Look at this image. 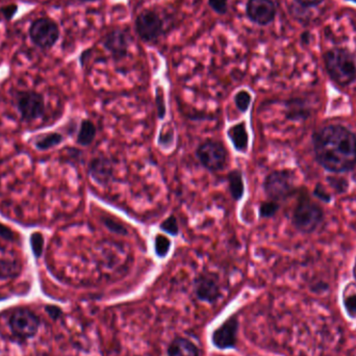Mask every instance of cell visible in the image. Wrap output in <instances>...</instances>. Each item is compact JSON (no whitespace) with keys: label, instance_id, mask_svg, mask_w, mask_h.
Instances as JSON below:
<instances>
[{"label":"cell","instance_id":"obj_14","mask_svg":"<svg viewBox=\"0 0 356 356\" xmlns=\"http://www.w3.org/2000/svg\"><path fill=\"white\" fill-rule=\"evenodd\" d=\"M89 174L95 183L100 186H106L112 181L114 175L112 163L103 157L92 159L89 166Z\"/></svg>","mask_w":356,"mask_h":356},{"label":"cell","instance_id":"obj_10","mask_svg":"<svg viewBox=\"0 0 356 356\" xmlns=\"http://www.w3.org/2000/svg\"><path fill=\"white\" fill-rule=\"evenodd\" d=\"M136 30L144 42H155L163 34V20L155 11L146 10L137 17Z\"/></svg>","mask_w":356,"mask_h":356},{"label":"cell","instance_id":"obj_6","mask_svg":"<svg viewBox=\"0 0 356 356\" xmlns=\"http://www.w3.org/2000/svg\"><path fill=\"white\" fill-rule=\"evenodd\" d=\"M40 327L38 316L28 308H18L10 318V328L18 339L34 337Z\"/></svg>","mask_w":356,"mask_h":356},{"label":"cell","instance_id":"obj_12","mask_svg":"<svg viewBox=\"0 0 356 356\" xmlns=\"http://www.w3.org/2000/svg\"><path fill=\"white\" fill-rule=\"evenodd\" d=\"M246 14L249 19L255 23L268 26L275 18V3L272 0H248Z\"/></svg>","mask_w":356,"mask_h":356},{"label":"cell","instance_id":"obj_23","mask_svg":"<svg viewBox=\"0 0 356 356\" xmlns=\"http://www.w3.org/2000/svg\"><path fill=\"white\" fill-rule=\"evenodd\" d=\"M279 210V204L273 200L263 202L259 206V214L261 218L267 219L273 217Z\"/></svg>","mask_w":356,"mask_h":356},{"label":"cell","instance_id":"obj_26","mask_svg":"<svg viewBox=\"0 0 356 356\" xmlns=\"http://www.w3.org/2000/svg\"><path fill=\"white\" fill-rule=\"evenodd\" d=\"M30 244H32L34 257H40L42 255L43 249H44V237H43V235L39 233H32V237H30Z\"/></svg>","mask_w":356,"mask_h":356},{"label":"cell","instance_id":"obj_28","mask_svg":"<svg viewBox=\"0 0 356 356\" xmlns=\"http://www.w3.org/2000/svg\"><path fill=\"white\" fill-rule=\"evenodd\" d=\"M155 94H157V96H155V101H157V114H159V119H164L166 116V104L163 89L157 88Z\"/></svg>","mask_w":356,"mask_h":356},{"label":"cell","instance_id":"obj_17","mask_svg":"<svg viewBox=\"0 0 356 356\" xmlns=\"http://www.w3.org/2000/svg\"><path fill=\"white\" fill-rule=\"evenodd\" d=\"M228 181L229 193L235 201L242 199L245 193L244 181H243V173L240 170L235 169L229 172L227 175Z\"/></svg>","mask_w":356,"mask_h":356},{"label":"cell","instance_id":"obj_35","mask_svg":"<svg viewBox=\"0 0 356 356\" xmlns=\"http://www.w3.org/2000/svg\"><path fill=\"white\" fill-rule=\"evenodd\" d=\"M352 1H354V3H356V0H352Z\"/></svg>","mask_w":356,"mask_h":356},{"label":"cell","instance_id":"obj_8","mask_svg":"<svg viewBox=\"0 0 356 356\" xmlns=\"http://www.w3.org/2000/svg\"><path fill=\"white\" fill-rule=\"evenodd\" d=\"M240 321L237 315H233L215 329L212 335V343L217 349L227 350L235 348Z\"/></svg>","mask_w":356,"mask_h":356},{"label":"cell","instance_id":"obj_31","mask_svg":"<svg viewBox=\"0 0 356 356\" xmlns=\"http://www.w3.org/2000/svg\"><path fill=\"white\" fill-rule=\"evenodd\" d=\"M46 310L55 319L59 318V316L62 315V310H59L57 306H47Z\"/></svg>","mask_w":356,"mask_h":356},{"label":"cell","instance_id":"obj_24","mask_svg":"<svg viewBox=\"0 0 356 356\" xmlns=\"http://www.w3.org/2000/svg\"><path fill=\"white\" fill-rule=\"evenodd\" d=\"M161 230L165 231L168 235H172V237H176L179 233V227H178L177 219L175 216L171 215L168 217L161 225H159Z\"/></svg>","mask_w":356,"mask_h":356},{"label":"cell","instance_id":"obj_16","mask_svg":"<svg viewBox=\"0 0 356 356\" xmlns=\"http://www.w3.org/2000/svg\"><path fill=\"white\" fill-rule=\"evenodd\" d=\"M227 136L233 143L235 150L241 153L247 152L249 146V135L245 122H240L230 126L227 130Z\"/></svg>","mask_w":356,"mask_h":356},{"label":"cell","instance_id":"obj_19","mask_svg":"<svg viewBox=\"0 0 356 356\" xmlns=\"http://www.w3.org/2000/svg\"><path fill=\"white\" fill-rule=\"evenodd\" d=\"M63 136L57 132H50V134L42 135L39 136L34 140V146L39 150H48V149L53 148L63 142Z\"/></svg>","mask_w":356,"mask_h":356},{"label":"cell","instance_id":"obj_20","mask_svg":"<svg viewBox=\"0 0 356 356\" xmlns=\"http://www.w3.org/2000/svg\"><path fill=\"white\" fill-rule=\"evenodd\" d=\"M170 249H171V241H170L169 237L161 235V233H157L155 239V255L161 259H164V257H167Z\"/></svg>","mask_w":356,"mask_h":356},{"label":"cell","instance_id":"obj_4","mask_svg":"<svg viewBox=\"0 0 356 356\" xmlns=\"http://www.w3.org/2000/svg\"><path fill=\"white\" fill-rule=\"evenodd\" d=\"M264 191L270 200L276 202L286 200L295 192L292 173L286 170L271 172L264 181Z\"/></svg>","mask_w":356,"mask_h":356},{"label":"cell","instance_id":"obj_29","mask_svg":"<svg viewBox=\"0 0 356 356\" xmlns=\"http://www.w3.org/2000/svg\"><path fill=\"white\" fill-rule=\"evenodd\" d=\"M344 304H345L346 310H347L348 314H349L350 317L352 318H355L356 317V294L351 295V296L347 297L346 298L345 301H344Z\"/></svg>","mask_w":356,"mask_h":356},{"label":"cell","instance_id":"obj_2","mask_svg":"<svg viewBox=\"0 0 356 356\" xmlns=\"http://www.w3.org/2000/svg\"><path fill=\"white\" fill-rule=\"evenodd\" d=\"M324 62L327 72L337 85L346 87L355 81V62L348 51L331 49L325 53Z\"/></svg>","mask_w":356,"mask_h":356},{"label":"cell","instance_id":"obj_1","mask_svg":"<svg viewBox=\"0 0 356 356\" xmlns=\"http://www.w3.org/2000/svg\"><path fill=\"white\" fill-rule=\"evenodd\" d=\"M313 142L317 161L328 171L342 173L356 165V138L347 128L325 126L315 132Z\"/></svg>","mask_w":356,"mask_h":356},{"label":"cell","instance_id":"obj_3","mask_svg":"<svg viewBox=\"0 0 356 356\" xmlns=\"http://www.w3.org/2000/svg\"><path fill=\"white\" fill-rule=\"evenodd\" d=\"M323 221V210L318 204L302 197L297 204L293 215V223L298 230L310 233L318 228Z\"/></svg>","mask_w":356,"mask_h":356},{"label":"cell","instance_id":"obj_21","mask_svg":"<svg viewBox=\"0 0 356 356\" xmlns=\"http://www.w3.org/2000/svg\"><path fill=\"white\" fill-rule=\"evenodd\" d=\"M102 223H103L104 226L108 229V230L112 231V233H116V235H128V229L126 228L123 224L121 222H119L117 221L114 217L110 216H103L102 217Z\"/></svg>","mask_w":356,"mask_h":356},{"label":"cell","instance_id":"obj_22","mask_svg":"<svg viewBox=\"0 0 356 356\" xmlns=\"http://www.w3.org/2000/svg\"><path fill=\"white\" fill-rule=\"evenodd\" d=\"M251 100H253V97H251L250 93L245 90L237 92V95L235 96V106L241 112H246L248 110Z\"/></svg>","mask_w":356,"mask_h":356},{"label":"cell","instance_id":"obj_33","mask_svg":"<svg viewBox=\"0 0 356 356\" xmlns=\"http://www.w3.org/2000/svg\"><path fill=\"white\" fill-rule=\"evenodd\" d=\"M315 194H316L318 197H320L321 199L325 200V201H329V200H330V197H329V196H326L327 194H325V192H323V190L321 189L320 187H318L315 190Z\"/></svg>","mask_w":356,"mask_h":356},{"label":"cell","instance_id":"obj_30","mask_svg":"<svg viewBox=\"0 0 356 356\" xmlns=\"http://www.w3.org/2000/svg\"><path fill=\"white\" fill-rule=\"evenodd\" d=\"M0 237L8 241H15V233L13 230L0 223Z\"/></svg>","mask_w":356,"mask_h":356},{"label":"cell","instance_id":"obj_34","mask_svg":"<svg viewBox=\"0 0 356 356\" xmlns=\"http://www.w3.org/2000/svg\"><path fill=\"white\" fill-rule=\"evenodd\" d=\"M81 1H83V3H93V1H96V0H81Z\"/></svg>","mask_w":356,"mask_h":356},{"label":"cell","instance_id":"obj_7","mask_svg":"<svg viewBox=\"0 0 356 356\" xmlns=\"http://www.w3.org/2000/svg\"><path fill=\"white\" fill-rule=\"evenodd\" d=\"M15 99L16 106L26 121L36 120L44 114V97L41 94L34 91L18 92Z\"/></svg>","mask_w":356,"mask_h":356},{"label":"cell","instance_id":"obj_11","mask_svg":"<svg viewBox=\"0 0 356 356\" xmlns=\"http://www.w3.org/2000/svg\"><path fill=\"white\" fill-rule=\"evenodd\" d=\"M30 36L32 42L41 48H50L59 39V28L52 20L42 18L32 24Z\"/></svg>","mask_w":356,"mask_h":356},{"label":"cell","instance_id":"obj_15","mask_svg":"<svg viewBox=\"0 0 356 356\" xmlns=\"http://www.w3.org/2000/svg\"><path fill=\"white\" fill-rule=\"evenodd\" d=\"M167 354L168 356H200V350L191 339L177 337L170 343Z\"/></svg>","mask_w":356,"mask_h":356},{"label":"cell","instance_id":"obj_25","mask_svg":"<svg viewBox=\"0 0 356 356\" xmlns=\"http://www.w3.org/2000/svg\"><path fill=\"white\" fill-rule=\"evenodd\" d=\"M174 139V130L173 128H171V126L167 124V126H164V128H161V132H159V144L161 146L168 147L172 144Z\"/></svg>","mask_w":356,"mask_h":356},{"label":"cell","instance_id":"obj_18","mask_svg":"<svg viewBox=\"0 0 356 356\" xmlns=\"http://www.w3.org/2000/svg\"><path fill=\"white\" fill-rule=\"evenodd\" d=\"M96 128L93 122L90 120H83L79 128V134H77V144L81 146H89L95 140Z\"/></svg>","mask_w":356,"mask_h":356},{"label":"cell","instance_id":"obj_32","mask_svg":"<svg viewBox=\"0 0 356 356\" xmlns=\"http://www.w3.org/2000/svg\"><path fill=\"white\" fill-rule=\"evenodd\" d=\"M296 1L304 7H313L322 3L323 0H296Z\"/></svg>","mask_w":356,"mask_h":356},{"label":"cell","instance_id":"obj_27","mask_svg":"<svg viewBox=\"0 0 356 356\" xmlns=\"http://www.w3.org/2000/svg\"><path fill=\"white\" fill-rule=\"evenodd\" d=\"M208 5L219 15H224L228 11V0H208Z\"/></svg>","mask_w":356,"mask_h":356},{"label":"cell","instance_id":"obj_9","mask_svg":"<svg viewBox=\"0 0 356 356\" xmlns=\"http://www.w3.org/2000/svg\"><path fill=\"white\" fill-rule=\"evenodd\" d=\"M194 294L200 301L215 304L221 298L218 276L212 273H200L194 279Z\"/></svg>","mask_w":356,"mask_h":356},{"label":"cell","instance_id":"obj_5","mask_svg":"<svg viewBox=\"0 0 356 356\" xmlns=\"http://www.w3.org/2000/svg\"><path fill=\"white\" fill-rule=\"evenodd\" d=\"M196 157L208 171H222L227 164V150L218 141H204L198 146Z\"/></svg>","mask_w":356,"mask_h":356},{"label":"cell","instance_id":"obj_13","mask_svg":"<svg viewBox=\"0 0 356 356\" xmlns=\"http://www.w3.org/2000/svg\"><path fill=\"white\" fill-rule=\"evenodd\" d=\"M130 34L126 30L116 28L110 30L103 39V46L112 53L115 59H119L128 55L130 47Z\"/></svg>","mask_w":356,"mask_h":356}]
</instances>
